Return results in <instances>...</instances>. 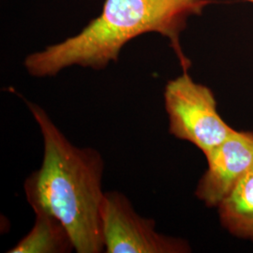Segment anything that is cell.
Here are the masks:
<instances>
[{
    "label": "cell",
    "instance_id": "cell-1",
    "mask_svg": "<svg viewBox=\"0 0 253 253\" xmlns=\"http://www.w3.org/2000/svg\"><path fill=\"white\" fill-rule=\"evenodd\" d=\"M27 104L43 139L42 165L25 182L29 206L34 212L56 217L67 229L76 253H104L101 154L73 145L44 109L30 101Z\"/></svg>",
    "mask_w": 253,
    "mask_h": 253
},
{
    "label": "cell",
    "instance_id": "cell-2",
    "mask_svg": "<svg viewBox=\"0 0 253 253\" xmlns=\"http://www.w3.org/2000/svg\"><path fill=\"white\" fill-rule=\"evenodd\" d=\"M207 4L206 0H105L100 15L77 35L28 54L25 68L37 78L54 77L73 66L102 71L118 62L128 42L158 33L169 39L181 66L188 71L190 62L181 49V32L188 19L200 14Z\"/></svg>",
    "mask_w": 253,
    "mask_h": 253
},
{
    "label": "cell",
    "instance_id": "cell-3",
    "mask_svg": "<svg viewBox=\"0 0 253 253\" xmlns=\"http://www.w3.org/2000/svg\"><path fill=\"white\" fill-rule=\"evenodd\" d=\"M164 106L170 134L195 145L205 156L235 130L219 116L213 91L193 81L188 71L167 83Z\"/></svg>",
    "mask_w": 253,
    "mask_h": 253
},
{
    "label": "cell",
    "instance_id": "cell-4",
    "mask_svg": "<svg viewBox=\"0 0 253 253\" xmlns=\"http://www.w3.org/2000/svg\"><path fill=\"white\" fill-rule=\"evenodd\" d=\"M104 253H187L189 243L178 237L157 232L152 218L140 216L123 193L113 190L104 194L101 207Z\"/></svg>",
    "mask_w": 253,
    "mask_h": 253
},
{
    "label": "cell",
    "instance_id": "cell-5",
    "mask_svg": "<svg viewBox=\"0 0 253 253\" xmlns=\"http://www.w3.org/2000/svg\"><path fill=\"white\" fill-rule=\"evenodd\" d=\"M208 168L195 196L208 208H218L253 166V132L235 130L206 155Z\"/></svg>",
    "mask_w": 253,
    "mask_h": 253
},
{
    "label": "cell",
    "instance_id": "cell-6",
    "mask_svg": "<svg viewBox=\"0 0 253 253\" xmlns=\"http://www.w3.org/2000/svg\"><path fill=\"white\" fill-rule=\"evenodd\" d=\"M31 231L12 247L9 253H68L74 250L73 240L63 224L53 215L35 211Z\"/></svg>",
    "mask_w": 253,
    "mask_h": 253
},
{
    "label": "cell",
    "instance_id": "cell-7",
    "mask_svg": "<svg viewBox=\"0 0 253 253\" xmlns=\"http://www.w3.org/2000/svg\"><path fill=\"white\" fill-rule=\"evenodd\" d=\"M217 210L221 225L231 235L253 241V166Z\"/></svg>",
    "mask_w": 253,
    "mask_h": 253
},
{
    "label": "cell",
    "instance_id": "cell-8",
    "mask_svg": "<svg viewBox=\"0 0 253 253\" xmlns=\"http://www.w3.org/2000/svg\"><path fill=\"white\" fill-rule=\"evenodd\" d=\"M246 1H249V2H252V3H253V0H246Z\"/></svg>",
    "mask_w": 253,
    "mask_h": 253
}]
</instances>
